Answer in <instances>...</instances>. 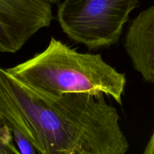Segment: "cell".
<instances>
[{"label": "cell", "instance_id": "cell-1", "mask_svg": "<svg viewBox=\"0 0 154 154\" xmlns=\"http://www.w3.org/2000/svg\"><path fill=\"white\" fill-rule=\"evenodd\" d=\"M104 95L54 96L0 67V120L22 154H125L129 141Z\"/></svg>", "mask_w": 154, "mask_h": 154}, {"label": "cell", "instance_id": "cell-2", "mask_svg": "<svg viewBox=\"0 0 154 154\" xmlns=\"http://www.w3.org/2000/svg\"><path fill=\"white\" fill-rule=\"evenodd\" d=\"M6 69L26 85L54 96L106 95L122 105L126 85L125 74L110 66L100 54L78 52L54 37L43 51Z\"/></svg>", "mask_w": 154, "mask_h": 154}, {"label": "cell", "instance_id": "cell-3", "mask_svg": "<svg viewBox=\"0 0 154 154\" xmlns=\"http://www.w3.org/2000/svg\"><path fill=\"white\" fill-rule=\"evenodd\" d=\"M139 0H63L57 18L62 30L90 50L115 45Z\"/></svg>", "mask_w": 154, "mask_h": 154}, {"label": "cell", "instance_id": "cell-4", "mask_svg": "<svg viewBox=\"0 0 154 154\" xmlns=\"http://www.w3.org/2000/svg\"><path fill=\"white\" fill-rule=\"evenodd\" d=\"M124 48L134 69L144 81L154 84V5L132 20Z\"/></svg>", "mask_w": 154, "mask_h": 154}, {"label": "cell", "instance_id": "cell-5", "mask_svg": "<svg viewBox=\"0 0 154 154\" xmlns=\"http://www.w3.org/2000/svg\"><path fill=\"white\" fill-rule=\"evenodd\" d=\"M13 135L9 128L0 120V154H18Z\"/></svg>", "mask_w": 154, "mask_h": 154}, {"label": "cell", "instance_id": "cell-6", "mask_svg": "<svg viewBox=\"0 0 154 154\" xmlns=\"http://www.w3.org/2000/svg\"><path fill=\"white\" fill-rule=\"evenodd\" d=\"M0 52L2 53H16L15 50L0 24Z\"/></svg>", "mask_w": 154, "mask_h": 154}, {"label": "cell", "instance_id": "cell-7", "mask_svg": "<svg viewBox=\"0 0 154 154\" xmlns=\"http://www.w3.org/2000/svg\"><path fill=\"white\" fill-rule=\"evenodd\" d=\"M144 154H154V129L150 136V140L146 145L145 149L144 150Z\"/></svg>", "mask_w": 154, "mask_h": 154}, {"label": "cell", "instance_id": "cell-8", "mask_svg": "<svg viewBox=\"0 0 154 154\" xmlns=\"http://www.w3.org/2000/svg\"><path fill=\"white\" fill-rule=\"evenodd\" d=\"M48 2H49L50 3H57L60 0H47Z\"/></svg>", "mask_w": 154, "mask_h": 154}]
</instances>
